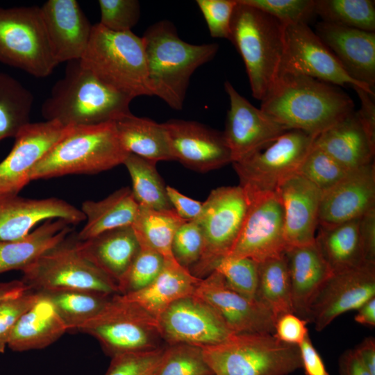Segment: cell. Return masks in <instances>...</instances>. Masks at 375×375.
Returning a JSON list of instances; mask_svg holds the SVG:
<instances>
[{"label":"cell","instance_id":"cell-10","mask_svg":"<svg viewBox=\"0 0 375 375\" xmlns=\"http://www.w3.org/2000/svg\"><path fill=\"white\" fill-rule=\"evenodd\" d=\"M29 290H88L110 295L118 294L116 283L86 259L69 235L41 256L23 272Z\"/></svg>","mask_w":375,"mask_h":375},{"label":"cell","instance_id":"cell-28","mask_svg":"<svg viewBox=\"0 0 375 375\" xmlns=\"http://www.w3.org/2000/svg\"><path fill=\"white\" fill-rule=\"evenodd\" d=\"M201 281L181 265L175 258L165 260L156 278L145 288L125 294L124 300L133 302L156 319L175 301L192 296Z\"/></svg>","mask_w":375,"mask_h":375},{"label":"cell","instance_id":"cell-21","mask_svg":"<svg viewBox=\"0 0 375 375\" xmlns=\"http://www.w3.org/2000/svg\"><path fill=\"white\" fill-rule=\"evenodd\" d=\"M51 219H62L71 225L85 219L80 209L58 198L38 199L0 194L1 241L19 239L38 223Z\"/></svg>","mask_w":375,"mask_h":375},{"label":"cell","instance_id":"cell-53","mask_svg":"<svg viewBox=\"0 0 375 375\" xmlns=\"http://www.w3.org/2000/svg\"><path fill=\"white\" fill-rule=\"evenodd\" d=\"M166 190L169 201L179 217L189 221L199 216L203 203L183 195L172 187L167 186Z\"/></svg>","mask_w":375,"mask_h":375},{"label":"cell","instance_id":"cell-54","mask_svg":"<svg viewBox=\"0 0 375 375\" xmlns=\"http://www.w3.org/2000/svg\"><path fill=\"white\" fill-rule=\"evenodd\" d=\"M298 347L301 360V368L303 369L305 375H330L309 335Z\"/></svg>","mask_w":375,"mask_h":375},{"label":"cell","instance_id":"cell-29","mask_svg":"<svg viewBox=\"0 0 375 375\" xmlns=\"http://www.w3.org/2000/svg\"><path fill=\"white\" fill-rule=\"evenodd\" d=\"M77 247L86 259L117 285L140 251L132 226L110 230L83 241L77 240Z\"/></svg>","mask_w":375,"mask_h":375},{"label":"cell","instance_id":"cell-24","mask_svg":"<svg viewBox=\"0 0 375 375\" xmlns=\"http://www.w3.org/2000/svg\"><path fill=\"white\" fill-rule=\"evenodd\" d=\"M53 55L58 64L79 60L92 25L76 0H48L40 7Z\"/></svg>","mask_w":375,"mask_h":375},{"label":"cell","instance_id":"cell-19","mask_svg":"<svg viewBox=\"0 0 375 375\" xmlns=\"http://www.w3.org/2000/svg\"><path fill=\"white\" fill-rule=\"evenodd\" d=\"M193 295L210 305L234 333H274L271 312L256 299L231 288L217 272L201 278Z\"/></svg>","mask_w":375,"mask_h":375},{"label":"cell","instance_id":"cell-51","mask_svg":"<svg viewBox=\"0 0 375 375\" xmlns=\"http://www.w3.org/2000/svg\"><path fill=\"white\" fill-rule=\"evenodd\" d=\"M308 323L293 312L285 313L276 319L273 335L283 343L298 347L309 335Z\"/></svg>","mask_w":375,"mask_h":375},{"label":"cell","instance_id":"cell-34","mask_svg":"<svg viewBox=\"0 0 375 375\" xmlns=\"http://www.w3.org/2000/svg\"><path fill=\"white\" fill-rule=\"evenodd\" d=\"M358 222L359 218L331 226H319L315 243L332 274L365 264Z\"/></svg>","mask_w":375,"mask_h":375},{"label":"cell","instance_id":"cell-22","mask_svg":"<svg viewBox=\"0 0 375 375\" xmlns=\"http://www.w3.org/2000/svg\"><path fill=\"white\" fill-rule=\"evenodd\" d=\"M373 208H375L374 162L350 171L337 184L322 192L319 226H331L358 219Z\"/></svg>","mask_w":375,"mask_h":375},{"label":"cell","instance_id":"cell-33","mask_svg":"<svg viewBox=\"0 0 375 375\" xmlns=\"http://www.w3.org/2000/svg\"><path fill=\"white\" fill-rule=\"evenodd\" d=\"M138 208L128 187H123L98 201H85L80 210L86 223L76 238L83 241L110 230L132 226Z\"/></svg>","mask_w":375,"mask_h":375},{"label":"cell","instance_id":"cell-15","mask_svg":"<svg viewBox=\"0 0 375 375\" xmlns=\"http://www.w3.org/2000/svg\"><path fill=\"white\" fill-rule=\"evenodd\" d=\"M281 72L303 74L337 86L358 87L374 94L347 74L333 53L305 23L285 26Z\"/></svg>","mask_w":375,"mask_h":375},{"label":"cell","instance_id":"cell-4","mask_svg":"<svg viewBox=\"0 0 375 375\" xmlns=\"http://www.w3.org/2000/svg\"><path fill=\"white\" fill-rule=\"evenodd\" d=\"M285 26L272 16L237 0L229 40L245 65L253 97L262 101L280 72Z\"/></svg>","mask_w":375,"mask_h":375},{"label":"cell","instance_id":"cell-39","mask_svg":"<svg viewBox=\"0 0 375 375\" xmlns=\"http://www.w3.org/2000/svg\"><path fill=\"white\" fill-rule=\"evenodd\" d=\"M156 162L128 153L123 165L131 181L132 192L139 206L154 210L172 209L163 181L157 172Z\"/></svg>","mask_w":375,"mask_h":375},{"label":"cell","instance_id":"cell-58","mask_svg":"<svg viewBox=\"0 0 375 375\" xmlns=\"http://www.w3.org/2000/svg\"><path fill=\"white\" fill-rule=\"evenodd\" d=\"M354 319L360 324L372 328L375 326V297L357 309Z\"/></svg>","mask_w":375,"mask_h":375},{"label":"cell","instance_id":"cell-3","mask_svg":"<svg viewBox=\"0 0 375 375\" xmlns=\"http://www.w3.org/2000/svg\"><path fill=\"white\" fill-rule=\"evenodd\" d=\"M65 74L41 106L45 121L65 126L94 125L129 112L132 97L102 83L79 60L67 62Z\"/></svg>","mask_w":375,"mask_h":375},{"label":"cell","instance_id":"cell-55","mask_svg":"<svg viewBox=\"0 0 375 375\" xmlns=\"http://www.w3.org/2000/svg\"><path fill=\"white\" fill-rule=\"evenodd\" d=\"M358 94L360 101V108L356 111L363 127L375 140V101L374 94H372L358 87H353Z\"/></svg>","mask_w":375,"mask_h":375},{"label":"cell","instance_id":"cell-49","mask_svg":"<svg viewBox=\"0 0 375 375\" xmlns=\"http://www.w3.org/2000/svg\"><path fill=\"white\" fill-rule=\"evenodd\" d=\"M39 293L30 290L17 296L0 301V353L6 347L22 315L37 301Z\"/></svg>","mask_w":375,"mask_h":375},{"label":"cell","instance_id":"cell-30","mask_svg":"<svg viewBox=\"0 0 375 375\" xmlns=\"http://www.w3.org/2000/svg\"><path fill=\"white\" fill-rule=\"evenodd\" d=\"M38 293L37 301L22 315L11 333L7 346L14 351L42 349L68 331L51 301Z\"/></svg>","mask_w":375,"mask_h":375},{"label":"cell","instance_id":"cell-38","mask_svg":"<svg viewBox=\"0 0 375 375\" xmlns=\"http://www.w3.org/2000/svg\"><path fill=\"white\" fill-rule=\"evenodd\" d=\"M31 92L9 74L0 72V141L15 138L30 123Z\"/></svg>","mask_w":375,"mask_h":375},{"label":"cell","instance_id":"cell-17","mask_svg":"<svg viewBox=\"0 0 375 375\" xmlns=\"http://www.w3.org/2000/svg\"><path fill=\"white\" fill-rule=\"evenodd\" d=\"M375 297V265L331 274L312 301L308 322L321 331L340 315L357 310Z\"/></svg>","mask_w":375,"mask_h":375},{"label":"cell","instance_id":"cell-7","mask_svg":"<svg viewBox=\"0 0 375 375\" xmlns=\"http://www.w3.org/2000/svg\"><path fill=\"white\" fill-rule=\"evenodd\" d=\"M201 348L213 375H288L301 368L299 347L272 333H235Z\"/></svg>","mask_w":375,"mask_h":375},{"label":"cell","instance_id":"cell-27","mask_svg":"<svg viewBox=\"0 0 375 375\" xmlns=\"http://www.w3.org/2000/svg\"><path fill=\"white\" fill-rule=\"evenodd\" d=\"M284 255L290 277L294 313L308 321L311 302L332 274L315 242L288 247Z\"/></svg>","mask_w":375,"mask_h":375},{"label":"cell","instance_id":"cell-40","mask_svg":"<svg viewBox=\"0 0 375 375\" xmlns=\"http://www.w3.org/2000/svg\"><path fill=\"white\" fill-rule=\"evenodd\" d=\"M314 12L324 22L375 32L374 1L315 0Z\"/></svg>","mask_w":375,"mask_h":375},{"label":"cell","instance_id":"cell-42","mask_svg":"<svg viewBox=\"0 0 375 375\" xmlns=\"http://www.w3.org/2000/svg\"><path fill=\"white\" fill-rule=\"evenodd\" d=\"M154 375H213L206 363L202 348L176 344L165 348Z\"/></svg>","mask_w":375,"mask_h":375},{"label":"cell","instance_id":"cell-13","mask_svg":"<svg viewBox=\"0 0 375 375\" xmlns=\"http://www.w3.org/2000/svg\"><path fill=\"white\" fill-rule=\"evenodd\" d=\"M247 198V214L228 255L248 258L259 263L284 254L288 245L283 208L278 195L274 192Z\"/></svg>","mask_w":375,"mask_h":375},{"label":"cell","instance_id":"cell-43","mask_svg":"<svg viewBox=\"0 0 375 375\" xmlns=\"http://www.w3.org/2000/svg\"><path fill=\"white\" fill-rule=\"evenodd\" d=\"M140 251L124 276L117 283L118 294L140 290L159 274L165 258L149 245L139 242Z\"/></svg>","mask_w":375,"mask_h":375},{"label":"cell","instance_id":"cell-41","mask_svg":"<svg viewBox=\"0 0 375 375\" xmlns=\"http://www.w3.org/2000/svg\"><path fill=\"white\" fill-rule=\"evenodd\" d=\"M228 285L243 296L256 299L258 280V262L244 257L226 256L212 267Z\"/></svg>","mask_w":375,"mask_h":375},{"label":"cell","instance_id":"cell-31","mask_svg":"<svg viewBox=\"0 0 375 375\" xmlns=\"http://www.w3.org/2000/svg\"><path fill=\"white\" fill-rule=\"evenodd\" d=\"M71 231V224L67 222L51 219L19 239L0 240V274L10 270L23 272L63 241Z\"/></svg>","mask_w":375,"mask_h":375},{"label":"cell","instance_id":"cell-52","mask_svg":"<svg viewBox=\"0 0 375 375\" xmlns=\"http://www.w3.org/2000/svg\"><path fill=\"white\" fill-rule=\"evenodd\" d=\"M358 233L365 263L375 265V208L359 218Z\"/></svg>","mask_w":375,"mask_h":375},{"label":"cell","instance_id":"cell-16","mask_svg":"<svg viewBox=\"0 0 375 375\" xmlns=\"http://www.w3.org/2000/svg\"><path fill=\"white\" fill-rule=\"evenodd\" d=\"M74 126L57 121L28 123L17 134L7 157L0 162V194H15L31 181L33 167Z\"/></svg>","mask_w":375,"mask_h":375},{"label":"cell","instance_id":"cell-50","mask_svg":"<svg viewBox=\"0 0 375 375\" xmlns=\"http://www.w3.org/2000/svg\"><path fill=\"white\" fill-rule=\"evenodd\" d=\"M212 38L229 40L231 22L237 0H197Z\"/></svg>","mask_w":375,"mask_h":375},{"label":"cell","instance_id":"cell-26","mask_svg":"<svg viewBox=\"0 0 375 375\" xmlns=\"http://www.w3.org/2000/svg\"><path fill=\"white\" fill-rule=\"evenodd\" d=\"M313 145L348 171L374 162L375 140L367 133L356 111L319 134Z\"/></svg>","mask_w":375,"mask_h":375},{"label":"cell","instance_id":"cell-2","mask_svg":"<svg viewBox=\"0 0 375 375\" xmlns=\"http://www.w3.org/2000/svg\"><path fill=\"white\" fill-rule=\"evenodd\" d=\"M142 38L152 96L159 97L172 109L181 110L192 75L213 59L219 45L186 42L167 19L149 26Z\"/></svg>","mask_w":375,"mask_h":375},{"label":"cell","instance_id":"cell-1","mask_svg":"<svg viewBox=\"0 0 375 375\" xmlns=\"http://www.w3.org/2000/svg\"><path fill=\"white\" fill-rule=\"evenodd\" d=\"M260 109L288 129L317 136L354 111L338 86L300 74L281 72Z\"/></svg>","mask_w":375,"mask_h":375},{"label":"cell","instance_id":"cell-23","mask_svg":"<svg viewBox=\"0 0 375 375\" xmlns=\"http://www.w3.org/2000/svg\"><path fill=\"white\" fill-rule=\"evenodd\" d=\"M315 33L352 79L374 92L375 32L321 22Z\"/></svg>","mask_w":375,"mask_h":375},{"label":"cell","instance_id":"cell-20","mask_svg":"<svg viewBox=\"0 0 375 375\" xmlns=\"http://www.w3.org/2000/svg\"><path fill=\"white\" fill-rule=\"evenodd\" d=\"M163 124L174 160L186 167L207 172L232 163L223 132L196 121L172 119Z\"/></svg>","mask_w":375,"mask_h":375},{"label":"cell","instance_id":"cell-9","mask_svg":"<svg viewBox=\"0 0 375 375\" xmlns=\"http://www.w3.org/2000/svg\"><path fill=\"white\" fill-rule=\"evenodd\" d=\"M315 138L303 131L290 129L245 158L233 162L245 194L276 192L286 178L297 172Z\"/></svg>","mask_w":375,"mask_h":375},{"label":"cell","instance_id":"cell-5","mask_svg":"<svg viewBox=\"0 0 375 375\" xmlns=\"http://www.w3.org/2000/svg\"><path fill=\"white\" fill-rule=\"evenodd\" d=\"M128 155L113 121L75 126L33 167L30 178L97 174L123 164Z\"/></svg>","mask_w":375,"mask_h":375},{"label":"cell","instance_id":"cell-25","mask_svg":"<svg viewBox=\"0 0 375 375\" xmlns=\"http://www.w3.org/2000/svg\"><path fill=\"white\" fill-rule=\"evenodd\" d=\"M276 192L283 208L288 247L315 242L322 192L296 173L286 178Z\"/></svg>","mask_w":375,"mask_h":375},{"label":"cell","instance_id":"cell-14","mask_svg":"<svg viewBox=\"0 0 375 375\" xmlns=\"http://www.w3.org/2000/svg\"><path fill=\"white\" fill-rule=\"evenodd\" d=\"M158 331L169 345L199 347L222 342L235 334L208 303L192 295L170 305L158 318Z\"/></svg>","mask_w":375,"mask_h":375},{"label":"cell","instance_id":"cell-36","mask_svg":"<svg viewBox=\"0 0 375 375\" xmlns=\"http://www.w3.org/2000/svg\"><path fill=\"white\" fill-rule=\"evenodd\" d=\"M186 221L174 208L160 210L139 206L132 228L139 242L149 245L168 260L174 258L173 239Z\"/></svg>","mask_w":375,"mask_h":375},{"label":"cell","instance_id":"cell-48","mask_svg":"<svg viewBox=\"0 0 375 375\" xmlns=\"http://www.w3.org/2000/svg\"><path fill=\"white\" fill-rule=\"evenodd\" d=\"M103 26L115 32L131 31L139 21L140 6L137 0H99Z\"/></svg>","mask_w":375,"mask_h":375},{"label":"cell","instance_id":"cell-44","mask_svg":"<svg viewBox=\"0 0 375 375\" xmlns=\"http://www.w3.org/2000/svg\"><path fill=\"white\" fill-rule=\"evenodd\" d=\"M349 172L325 151L312 145L297 174L323 192L337 184Z\"/></svg>","mask_w":375,"mask_h":375},{"label":"cell","instance_id":"cell-46","mask_svg":"<svg viewBox=\"0 0 375 375\" xmlns=\"http://www.w3.org/2000/svg\"><path fill=\"white\" fill-rule=\"evenodd\" d=\"M165 348L122 353L112 357L105 375H154Z\"/></svg>","mask_w":375,"mask_h":375},{"label":"cell","instance_id":"cell-56","mask_svg":"<svg viewBox=\"0 0 375 375\" xmlns=\"http://www.w3.org/2000/svg\"><path fill=\"white\" fill-rule=\"evenodd\" d=\"M340 375H372L362 365L354 349L341 354L338 361Z\"/></svg>","mask_w":375,"mask_h":375},{"label":"cell","instance_id":"cell-11","mask_svg":"<svg viewBox=\"0 0 375 375\" xmlns=\"http://www.w3.org/2000/svg\"><path fill=\"white\" fill-rule=\"evenodd\" d=\"M95 338L111 358L152 350L161 337L156 319L137 304L114 294L106 307L79 330Z\"/></svg>","mask_w":375,"mask_h":375},{"label":"cell","instance_id":"cell-47","mask_svg":"<svg viewBox=\"0 0 375 375\" xmlns=\"http://www.w3.org/2000/svg\"><path fill=\"white\" fill-rule=\"evenodd\" d=\"M203 249V238L198 223L195 219L186 221L174 237L172 245L174 258L190 270L200 260Z\"/></svg>","mask_w":375,"mask_h":375},{"label":"cell","instance_id":"cell-57","mask_svg":"<svg viewBox=\"0 0 375 375\" xmlns=\"http://www.w3.org/2000/svg\"><path fill=\"white\" fill-rule=\"evenodd\" d=\"M358 358L370 372L375 375V339L373 337L365 338L355 349Z\"/></svg>","mask_w":375,"mask_h":375},{"label":"cell","instance_id":"cell-6","mask_svg":"<svg viewBox=\"0 0 375 375\" xmlns=\"http://www.w3.org/2000/svg\"><path fill=\"white\" fill-rule=\"evenodd\" d=\"M80 61L99 81L121 93L133 99L152 96L144 42L131 31L115 32L99 23L93 24Z\"/></svg>","mask_w":375,"mask_h":375},{"label":"cell","instance_id":"cell-45","mask_svg":"<svg viewBox=\"0 0 375 375\" xmlns=\"http://www.w3.org/2000/svg\"><path fill=\"white\" fill-rule=\"evenodd\" d=\"M244 3L277 19L285 26L307 24L315 14V0H242Z\"/></svg>","mask_w":375,"mask_h":375},{"label":"cell","instance_id":"cell-18","mask_svg":"<svg viewBox=\"0 0 375 375\" xmlns=\"http://www.w3.org/2000/svg\"><path fill=\"white\" fill-rule=\"evenodd\" d=\"M224 89L229 97L225 130L232 163L238 162L288 130L260 108L253 106L228 81Z\"/></svg>","mask_w":375,"mask_h":375},{"label":"cell","instance_id":"cell-32","mask_svg":"<svg viewBox=\"0 0 375 375\" xmlns=\"http://www.w3.org/2000/svg\"><path fill=\"white\" fill-rule=\"evenodd\" d=\"M113 122L119 141L128 153L156 163L174 160L163 123L137 117L131 112L119 116Z\"/></svg>","mask_w":375,"mask_h":375},{"label":"cell","instance_id":"cell-35","mask_svg":"<svg viewBox=\"0 0 375 375\" xmlns=\"http://www.w3.org/2000/svg\"><path fill=\"white\" fill-rule=\"evenodd\" d=\"M256 299L267 309L275 321L293 312L291 285L285 255L258 263Z\"/></svg>","mask_w":375,"mask_h":375},{"label":"cell","instance_id":"cell-12","mask_svg":"<svg viewBox=\"0 0 375 375\" xmlns=\"http://www.w3.org/2000/svg\"><path fill=\"white\" fill-rule=\"evenodd\" d=\"M248 200L240 185L222 186L212 190L202 203L199 216L194 219L201 228L203 249L199 262L191 273L209 274L213 264L228 255L241 231Z\"/></svg>","mask_w":375,"mask_h":375},{"label":"cell","instance_id":"cell-8","mask_svg":"<svg viewBox=\"0 0 375 375\" xmlns=\"http://www.w3.org/2000/svg\"><path fill=\"white\" fill-rule=\"evenodd\" d=\"M0 62L37 78L59 65L51 51L40 7L0 8Z\"/></svg>","mask_w":375,"mask_h":375},{"label":"cell","instance_id":"cell-37","mask_svg":"<svg viewBox=\"0 0 375 375\" xmlns=\"http://www.w3.org/2000/svg\"><path fill=\"white\" fill-rule=\"evenodd\" d=\"M53 303L68 330H79L96 317L112 297L88 290H56L41 292Z\"/></svg>","mask_w":375,"mask_h":375},{"label":"cell","instance_id":"cell-59","mask_svg":"<svg viewBox=\"0 0 375 375\" xmlns=\"http://www.w3.org/2000/svg\"><path fill=\"white\" fill-rule=\"evenodd\" d=\"M28 290V286L22 281L0 283V301L17 296Z\"/></svg>","mask_w":375,"mask_h":375}]
</instances>
